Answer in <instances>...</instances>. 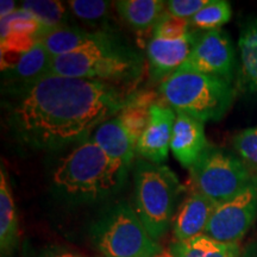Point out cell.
<instances>
[{"label": "cell", "mask_w": 257, "mask_h": 257, "mask_svg": "<svg viewBox=\"0 0 257 257\" xmlns=\"http://www.w3.org/2000/svg\"><path fill=\"white\" fill-rule=\"evenodd\" d=\"M6 91V123L12 135L22 146L42 152L88 140L127 101L114 85L55 74Z\"/></svg>", "instance_id": "cell-1"}, {"label": "cell", "mask_w": 257, "mask_h": 257, "mask_svg": "<svg viewBox=\"0 0 257 257\" xmlns=\"http://www.w3.org/2000/svg\"><path fill=\"white\" fill-rule=\"evenodd\" d=\"M128 170L88 138L57 161L51 185L55 194L69 204H93L119 192Z\"/></svg>", "instance_id": "cell-2"}, {"label": "cell", "mask_w": 257, "mask_h": 257, "mask_svg": "<svg viewBox=\"0 0 257 257\" xmlns=\"http://www.w3.org/2000/svg\"><path fill=\"white\" fill-rule=\"evenodd\" d=\"M143 56L114 34L106 31L100 41L85 49L53 57L50 73L110 83H130L142 75Z\"/></svg>", "instance_id": "cell-3"}, {"label": "cell", "mask_w": 257, "mask_h": 257, "mask_svg": "<svg viewBox=\"0 0 257 257\" xmlns=\"http://www.w3.org/2000/svg\"><path fill=\"white\" fill-rule=\"evenodd\" d=\"M182 186L169 167L138 159L134 163L133 207L154 239L172 227Z\"/></svg>", "instance_id": "cell-4"}, {"label": "cell", "mask_w": 257, "mask_h": 257, "mask_svg": "<svg viewBox=\"0 0 257 257\" xmlns=\"http://www.w3.org/2000/svg\"><path fill=\"white\" fill-rule=\"evenodd\" d=\"M160 92L170 108L202 123L220 120L236 95V88L226 80L185 70H178L165 80Z\"/></svg>", "instance_id": "cell-5"}, {"label": "cell", "mask_w": 257, "mask_h": 257, "mask_svg": "<svg viewBox=\"0 0 257 257\" xmlns=\"http://www.w3.org/2000/svg\"><path fill=\"white\" fill-rule=\"evenodd\" d=\"M93 246L102 257H153L163 252L133 205L120 200L102 212L89 230Z\"/></svg>", "instance_id": "cell-6"}, {"label": "cell", "mask_w": 257, "mask_h": 257, "mask_svg": "<svg viewBox=\"0 0 257 257\" xmlns=\"http://www.w3.org/2000/svg\"><path fill=\"white\" fill-rule=\"evenodd\" d=\"M189 170L192 191L217 204L229 200L256 180L237 155L207 146Z\"/></svg>", "instance_id": "cell-7"}, {"label": "cell", "mask_w": 257, "mask_h": 257, "mask_svg": "<svg viewBox=\"0 0 257 257\" xmlns=\"http://www.w3.org/2000/svg\"><path fill=\"white\" fill-rule=\"evenodd\" d=\"M257 219V181L217 205L205 234L223 243L239 244Z\"/></svg>", "instance_id": "cell-8"}, {"label": "cell", "mask_w": 257, "mask_h": 257, "mask_svg": "<svg viewBox=\"0 0 257 257\" xmlns=\"http://www.w3.org/2000/svg\"><path fill=\"white\" fill-rule=\"evenodd\" d=\"M179 70L218 76L233 85L237 64L229 35L221 30L200 32L188 59Z\"/></svg>", "instance_id": "cell-9"}, {"label": "cell", "mask_w": 257, "mask_h": 257, "mask_svg": "<svg viewBox=\"0 0 257 257\" xmlns=\"http://www.w3.org/2000/svg\"><path fill=\"white\" fill-rule=\"evenodd\" d=\"M199 35L200 31L192 29L187 35L179 38L152 37L147 47L150 79L162 83L178 72L188 59Z\"/></svg>", "instance_id": "cell-10"}, {"label": "cell", "mask_w": 257, "mask_h": 257, "mask_svg": "<svg viewBox=\"0 0 257 257\" xmlns=\"http://www.w3.org/2000/svg\"><path fill=\"white\" fill-rule=\"evenodd\" d=\"M175 119L173 108L154 104L150 108V123L137 142L136 155L156 165L165 162L170 150Z\"/></svg>", "instance_id": "cell-11"}, {"label": "cell", "mask_w": 257, "mask_h": 257, "mask_svg": "<svg viewBox=\"0 0 257 257\" xmlns=\"http://www.w3.org/2000/svg\"><path fill=\"white\" fill-rule=\"evenodd\" d=\"M217 202L201 193L192 191L176 210L172 224L174 242L191 239L205 233Z\"/></svg>", "instance_id": "cell-12"}, {"label": "cell", "mask_w": 257, "mask_h": 257, "mask_svg": "<svg viewBox=\"0 0 257 257\" xmlns=\"http://www.w3.org/2000/svg\"><path fill=\"white\" fill-rule=\"evenodd\" d=\"M175 113L170 150L180 165L189 169L208 146L204 123L182 112Z\"/></svg>", "instance_id": "cell-13"}, {"label": "cell", "mask_w": 257, "mask_h": 257, "mask_svg": "<svg viewBox=\"0 0 257 257\" xmlns=\"http://www.w3.org/2000/svg\"><path fill=\"white\" fill-rule=\"evenodd\" d=\"M91 140L125 168L130 169L136 156V143L121 124L118 115L104 121L95 128Z\"/></svg>", "instance_id": "cell-14"}, {"label": "cell", "mask_w": 257, "mask_h": 257, "mask_svg": "<svg viewBox=\"0 0 257 257\" xmlns=\"http://www.w3.org/2000/svg\"><path fill=\"white\" fill-rule=\"evenodd\" d=\"M51 59L53 56L46 48L37 42L36 46L23 54L12 66L2 70L6 89L23 87L48 75Z\"/></svg>", "instance_id": "cell-15"}, {"label": "cell", "mask_w": 257, "mask_h": 257, "mask_svg": "<svg viewBox=\"0 0 257 257\" xmlns=\"http://www.w3.org/2000/svg\"><path fill=\"white\" fill-rule=\"evenodd\" d=\"M238 53L236 89L244 94L257 95V18H250L242 25Z\"/></svg>", "instance_id": "cell-16"}, {"label": "cell", "mask_w": 257, "mask_h": 257, "mask_svg": "<svg viewBox=\"0 0 257 257\" xmlns=\"http://www.w3.org/2000/svg\"><path fill=\"white\" fill-rule=\"evenodd\" d=\"M105 32L104 30L92 32L68 24L49 31L38 42L51 56L57 57L93 46L101 40Z\"/></svg>", "instance_id": "cell-17"}, {"label": "cell", "mask_w": 257, "mask_h": 257, "mask_svg": "<svg viewBox=\"0 0 257 257\" xmlns=\"http://www.w3.org/2000/svg\"><path fill=\"white\" fill-rule=\"evenodd\" d=\"M19 244V223L11 185L5 167L0 169V251L9 257Z\"/></svg>", "instance_id": "cell-18"}, {"label": "cell", "mask_w": 257, "mask_h": 257, "mask_svg": "<svg viewBox=\"0 0 257 257\" xmlns=\"http://www.w3.org/2000/svg\"><path fill=\"white\" fill-rule=\"evenodd\" d=\"M169 252L174 257H240L242 249L239 244L219 242L204 233L187 240L173 242Z\"/></svg>", "instance_id": "cell-19"}, {"label": "cell", "mask_w": 257, "mask_h": 257, "mask_svg": "<svg viewBox=\"0 0 257 257\" xmlns=\"http://www.w3.org/2000/svg\"><path fill=\"white\" fill-rule=\"evenodd\" d=\"M114 9L131 28L137 31H146L155 27L161 16L165 14L166 2L119 0L114 2Z\"/></svg>", "instance_id": "cell-20"}, {"label": "cell", "mask_w": 257, "mask_h": 257, "mask_svg": "<svg viewBox=\"0 0 257 257\" xmlns=\"http://www.w3.org/2000/svg\"><path fill=\"white\" fill-rule=\"evenodd\" d=\"M152 99L153 96L150 94L133 96L127 99L123 110L117 114L136 146L150 123V108L154 104H156L153 102Z\"/></svg>", "instance_id": "cell-21"}, {"label": "cell", "mask_w": 257, "mask_h": 257, "mask_svg": "<svg viewBox=\"0 0 257 257\" xmlns=\"http://www.w3.org/2000/svg\"><path fill=\"white\" fill-rule=\"evenodd\" d=\"M21 8L30 12L40 22L42 31L38 41L48 32L54 30V29L68 25V11H67V8L61 2L27 0V2L22 3Z\"/></svg>", "instance_id": "cell-22"}, {"label": "cell", "mask_w": 257, "mask_h": 257, "mask_svg": "<svg viewBox=\"0 0 257 257\" xmlns=\"http://www.w3.org/2000/svg\"><path fill=\"white\" fill-rule=\"evenodd\" d=\"M231 5L226 0H208L197 15L189 19V24L193 29L199 31L219 30L220 27L230 21Z\"/></svg>", "instance_id": "cell-23"}, {"label": "cell", "mask_w": 257, "mask_h": 257, "mask_svg": "<svg viewBox=\"0 0 257 257\" xmlns=\"http://www.w3.org/2000/svg\"><path fill=\"white\" fill-rule=\"evenodd\" d=\"M42 27L40 22L27 10L18 8L9 17L2 19V40L10 35H28L40 38Z\"/></svg>", "instance_id": "cell-24"}, {"label": "cell", "mask_w": 257, "mask_h": 257, "mask_svg": "<svg viewBox=\"0 0 257 257\" xmlns=\"http://www.w3.org/2000/svg\"><path fill=\"white\" fill-rule=\"evenodd\" d=\"M232 147L236 155L257 181V126L244 128L234 135Z\"/></svg>", "instance_id": "cell-25"}, {"label": "cell", "mask_w": 257, "mask_h": 257, "mask_svg": "<svg viewBox=\"0 0 257 257\" xmlns=\"http://www.w3.org/2000/svg\"><path fill=\"white\" fill-rule=\"evenodd\" d=\"M67 4L76 18L91 24L108 19L111 15V8L114 6V3L102 2V0H72Z\"/></svg>", "instance_id": "cell-26"}, {"label": "cell", "mask_w": 257, "mask_h": 257, "mask_svg": "<svg viewBox=\"0 0 257 257\" xmlns=\"http://www.w3.org/2000/svg\"><path fill=\"white\" fill-rule=\"evenodd\" d=\"M192 29L189 21L173 17L167 12L161 16L153 28V37L179 38L187 35Z\"/></svg>", "instance_id": "cell-27"}, {"label": "cell", "mask_w": 257, "mask_h": 257, "mask_svg": "<svg viewBox=\"0 0 257 257\" xmlns=\"http://www.w3.org/2000/svg\"><path fill=\"white\" fill-rule=\"evenodd\" d=\"M208 0H168L166 2V9L173 17L189 21L206 6Z\"/></svg>", "instance_id": "cell-28"}, {"label": "cell", "mask_w": 257, "mask_h": 257, "mask_svg": "<svg viewBox=\"0 0 257 257\" xmlns=\"http://www.w3.org/2000/svg\"><path fill=\"white\" fill-rule=\"evenodd\" d=\"M17 10V4L14 0H2L0 3V18L4 19L11 16Z\"/></svg>", "instance_id": "cell-29"}, {"label": "cell", "mask_w": 257, "mask_h": 257, "mask_svg": "<svg viewBox=\"0 0 257 257\" xmlns=\"http://www.w3.org/2000/svg\"><path fill=\"white\" fill-rule=\"evenodd\" d=\"M38 257H85V256L80 255V253H78V252L69 251V250L53 249V250H49V251L43 252Z\"/></svg>", "instance_id": "cell-30"}, {"label": "cell", "mask_w": 257, "mask_h": 257, "mask_svg": "<svg viewBox=\"0 0 257 257\" xmlns=\"http://www.w3.org/2000/svg\"><path fill=\"white\" fill-rule=\"evenodd\" d=\"M240 257H257V237L246 244L242 250Z\"/></svg>", "instance_id": "cell-31"}, {"label": "cell", "mask_w": 257, "mask_h": 257, "mask_svg": "<svg viewBox=\"0 0 257 257\" xmlns=\"http://www.w3.org/2000/svg\"><path fill=\"white\" fill-rule=\"evenodd\" d=\"M153 257H174V256H173L170 252H162V253H159V255L153 256Z\"/></svg>", "instance_id": "cell-32"}]
</instances>
